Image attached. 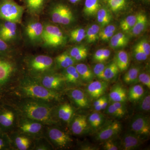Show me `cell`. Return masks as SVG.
<instances>
[{"label": "cell", "mask_w": 150, "mask_h": 150, "mask_svg": "<svg viewBox=\"0 0 150 150\" xmlns=\"http://www.w3.org/2000/svg\"><path fill=\"white\" fill-rule=\"evenodd\" d=\"M95 136L98 141H105L112 139L121 132L122 125L117 120L108 121L100 127Z\"/></svg>", "instance_id": "obj_5"}, {"label": "cell", "mask_w": 150, "mask_h": 150, "mask_svg": "<svg viewBox=\"0 0 150 150\" xmlns=\"http://www.w3.org/2000/svg\"><path fill=\"white\" fill-rule=\"evenodd\" d=\"M147 24L148 19L146 15L144 13H140L137 14V21L129 33L133 36H138L144 31Z\"/></svg>", "instance_id": "obj_20"}, {"label": "cell", "mask_w": 150, "mask_h": 150, "mask_svg": "<svg viewBox=\"0 0 150 150\" xmlns=\"http://www.w3.org/2000/svg\"><path fill=\"white\" fill-rule=\"evenodd\" d=\"M75 67L81 80L87 83L91 82L92 81L94 75L93 71L86 64L81 63L78 64Z\"/></svg>", "instance_id": "obj_28"}, {"label": "cell", "mask_w": 150, "mask_h": 150, "mask_svg": "<svg viewBox=\"0 0 150 150\" xmlns=\"http://www.w3.org/2000/svg\"><path fill=\"white\" fill-rule=\"evenodd\" d=\"M28 11L32 15L37 16L43 11L48 0H23Z\"/></svg>", "instance_id": "obj_17"}, {"label": "cell", "mask_w": 150, "mask_h": 150, "mask_svg": "<svg viewBox=\"0 0 150 150\" xmlns=\"http://www.w3.org/2000/svg\"><path fill=\"white\" fill-rule=\"evenodd\" d=\"M115 62L120 71L127 70L129 64V56L127 52L124 51L118 52L115 56Z\"/></svg>", "instance_id": "obj_30"}, {"label": "cell", "mask_w": 150, "mask_h": 150, "mask_svg": "<svg viewBox=\"0 0 150 150\" xmlns=\"http://www.w3.org/2000/svg\"><path fill=\"white\" fill-rule=\"evenodd\" d=\"M56 62L58 67L65 69L70 66H73L76 61L69 53L64 52L56 57Z\"/></svg>", "instance_id": "obj_32"}, {"label": "cell", "mask_w": 150, "mask_h": 150, "mask_svg": "<svg viewBox=\"0 0 150 150\" xmlns=\"http://www.w3.org/2000/svg\"><path fill=\"white\" fill-rule=\"evenodd\" d=\"M100 27L96 24H93L88 28L86 32L85 38L88 43L96 42L99 38Z\"/></svg>", "instance_id": "obj_39"}, {"label": "cell", "mask_w": 150, "mask_h": 150, "mask_svg": "<svg viewBox=\"0 0 150 150\" xmlns=\"http://www.w3.org/2000/svg\"><path fill=\"white\" fill-rule=\"evenodd\" d=\"M102 0H86L83 12L88 16L96 15L98 11L101 7Z\"/></svg>", "instance_id": "obj_26"}, {"label": "cell", "mask_w": 150, "mask_h": 150, "mask_svg": "<svg viewBox=\"0 0 150 150\" xmlns=\"http://www.w3.org/2000/svg\"><path fill=\"white\" fill-rule=\"evenodd\" d=\"M37 81L48 89L57 91L63 87L65 80L63 76L47 74L43 75Z\"/></svg>", "instance_id": "obj_9"}, {"label": "cell", "mask_w": 150, "mask_h": 150, "mask_svg": "<svg viewBox=\"0 0 150 150\" xmlns=\"http://www.w3.org/2000/svg\"><path fill=\"white\" fill-rule=\"evenodd\" d=\"M136 46L139 47L141 50H142L147 55L149 56L150 54V45L149 42L146 40H141L139 41Z\"/></svg>", "instance_id": "obj_48"}, {"label": "cell", "mask_w": 150, "mask_h": 150, "mask_svg": "<svg viewBox=\"0 0 150 150\" xmlns=\"http://www.w3.org/2000/svg\"><path fill=\"white\" fill-rule=\"evenodd\" d=\"M126 108L124 103L112 102L107 107V114L118 118H122L126 114Z\"/></svg>", "instance_id": "obj_24"}, {"label": "cell", "mask_w": 150, "mask_h": 150, "mask_svg": "<svg viewBox=\"0 0 150 150\" xmlns=\"http://www.w3.org/2000/svg\"><path fill=\"white\" fill-rule=\"evenodd\" d=\"M116 28L112 25H108L102 30L100 31L99 38L103 41H106L110 40L114 34Z\"/></svg>", "instance_id": "obj_41"}, {"label": "cell", "mask_w": 150, "mask_h": 150, "mask_svg": "<svg viewBox=\"0 0 150 150\" xmlns=\"http://www.w3.org/2000/svg\"><path fill=\"white\" fill-rule=\"evenodd\" d=\"M49 103L30 98L22 103L20 109L24 117L51 125L55 121L54 108Z\"/></svg>", "instance_id": "obj_1"}, {"label": "cell", "mask_w": 150, "mask_h": 150, "mask_svg": "<svg viewBox=\"0 0 150 150\" xmlns=\"http://www.w3.org/2000/svg\"><path fill=\"white\" fill-rule=\"evenodd\" d=\"M69 54L76 62L82 61L87 56V48L82 45L76 46L71 49Z\"/></svg>", "instance_id": "obj_35"}, {"label": "cell", "mask_w": 150, "mask_h": 150, "mask_svg": "<svg viewBox=\"0 0 150 150\" xmlns=\"http://www.w3.org/2000/svg\"><path fill=\"white\" fill-rule=\"evenodd\" d=\"M43 27L44 25L37 21L30 22L26 25L25 34L31 43H37L42 41Z\"/></svg>", "instance_id": "obj_11"}, {"label": "cell", "mask_w": 150, "mask_h": 150, "mask_svg": "<svg viewBox=\"0 0 150 150\" xmlns=\"http://www.w3.org/2000/svg\"><path fill=\"white\" fill-rule=\"evenodd\" d=\"M69 96L79 107L84 108L89 107L88 98L82 91L78 89L72 90L70 91Z\"/></svg>", "instance_id": "obj_16"}, {"label": "cell", "mask_w": 150, "mask_h": 150, "mask_svg": "<svg viewBox=\"0 0 150 150\" xmlns=\"http://www.w3.org/2000/svg\"><path fill=\"white\" fill-rule=\"evenodd\" d=\"M140 71L141 69L139 67H134L129 69L123 76L124 82L127 84L137 83Z\"/></svg>", "instance_id": "obj_34"}, {"label": "cell", "mask_w": 150, "mask_h": 150, "mask_svg": "<svg viewBox=\"0 0 150 150\" xmlns=\"http://www.w3.org/2000/svg\"><path fill=\"white\" fill-rule=\"evenodd\" d=\"M86 35V30L83 28H76L70 32V40L72 42L79 43L85 38Z\"/></svg>", "instance_id": "obj_42"}, {"label": "cell", "mask_w": 150, "mask_h": 150, "mask_svg": "<svg viewBox=\"0 0 150 150\" xmlns=\"http://www.w3.org/2000/svg\"><path fill=\"white\" fill-rule=\"evenodd\" d=\"M103 49H100L98 50L97 51L95 52L93 55V60L95 62L100 63L101 62V58H102L103 54Z\"/></svg>", "instance_id": "obj_52"}, {"label": "cell", "mask_w": 150, "mask_h": 150, "mask_svg": "<svg viewBox=\"0 0 150 150\" xmlns=\"http://www.w3.org/2000/svg\"><path fill=\"white\" fill-rule=\"evenodd\" d=\"M74 14L71 10L70 8L63 15L59 24L64 25H68L74 21Z\"/></svg>", "instance_id": "obj_45"}, {"label": "cell", "mask_w": 150, "mask_h": 150, "mask_svg": "<svg viewBox=\"0 0 150 150\" xmlns=\"http://www.w3.org/2000/svg\"><path fill=\"white\" fill-rule=\"evenodd\" d=\"M13 142L17 149L19 150H28L32 146V142L29 137L21 134H17L13 137Z\"/></svg>", "instance_id": "obj_25"}, {"label": "cell", "mask_w": 150, "mask_h": 150, "mask_svg": "<svg viewBox=\"0 0 150 150\" xmlns=\"http://www.w3.org/2000/svg\"><path fill=\"white\" fill-rule=\"evenodd\" d=\"M108 8L113 12L123 10L128 5L129 0H105Z\"/></svg>", "instance_id": "obj_38"}, {"label": "cell", "mask_w": 150, "mask_h": 150, "mask_svg": "<svg viewBox=\"0 0 150 150\" xmlns=\"http://www.w3.org/2000/svg\"><path fill=\"white\" fill-rule=\"evenodd\" d=\"M71 121V130L75 135H82L86 133L88 130V123L86 115H76L73 117Z\"/></svg>", "instance_id": "obj_13"}, {"label": "cell", "mask_w": 150, "mask_h": 150, "mask_svg": "<svg viewBox=\"0 0 150 150\" xmlns=\"http://www.w3.org/2000/svg\"><path fill=\"white\" fill-rule=\"evenodd\" d=\"M13 71V67L10 63L0 60V87L7 81Z\"/></svg>", "instance_id": "obj_22"}, {"label": "cell", "mask_w": 150, "mask_h": 150, "mask_svg": "<svg viewBox=\"0 0 150 150\" xmlns=\"http://www.w3.org/2000/svg\"><path fill=\"white\" fill-rule=\"evenodd\" d=\"M108 86V83L106 81H93L90 82L87 87V92L91 98L97 99L104 94Z\"/></svg>", "instance_id": "obj_14"}, {"label": "cell", "mask_w": 150, "mask_h": 150, "mask_svg": "<svg viewBox=\"0 0 150 150\" xmlns=\"http://www.w3.org/2000/svg\"><path fill=\"white\" fill-rule=\"evenodd\" d=\"M54 65V61L50 56L39 55L30 60L29 68L33 72L43 73L51 69Z\"/></svg>", "instance_id": "obj_8"}, {"label": "cell", "mask_w": 150, "mask_h": 150, "mask_svg": "<svg viewBox=\"0 0 150 150\" xmlns=\"http://www.w3.org/2000/svg\"><path fill=\"white\" fill-rule=\"evenodd\" d=\"M70 3L73 4H76V3L79 2L81 0H68Z\"/></svg>", "instance_id": "obj_57"}, {"label": "cell", "mask_w": 150, "mask_h": 150, "mask_svg": "<svg viewBox=\"0 0 150 150\" xmlns=\"http://www.w3.org/2000/svg\"><path fill=\"white\" fill-rule=\"evenodd\" d=\"M24 8L14 0H0V19L5 21L20 23Z\"/></svg>", "instance_id": "obj_3"}, {"label": "cell", "mask_w": 150, "mask_h": 150, "mask_svg": "<svg viewBox=\"0 0 150 150\" xmlns=\"http://www.w3.org/2000/svg\"><path fill=\"white\" fill-rule=\"evenodd\" d=\"M46 133L48 139L57 147H67L73 142L67 133L56 127L48 128Z\"/></svg>", "instance_id": "obj_6"}, {"label": "cell", "mask_w": 150, "mask_h": 150, "mask_svg": "<svg viewBox=\"0 0 150 150\" xmlns=\"http://www.w3.org/2000/svg\"><path fill=\"white\" fill-rule=\"evenodd\" d=\"M69 8V7L63 3L54 4L50 10V16L52 21L54 23L59 24L63 15Z\"/></svg>", "instance_id": "obj_18"}, {"label": "cell", "mask_w": 150, "mask_h": 150, "mask_svg": "<svg viewBox=\"0 0 150 150\" xmlns=\"http://www.w3.org/2000/svg\"><path fill=\"white\" fill-rule=\"evenodd\" d=\"M10 140L7 137L0 134V150H5L10 147Z\"/></svg>", "instance_id": "obj_50"}, {"label": "cell", "mask_w": 150, "mask_h": 150, "mask_svg": "<svg viewBox=\"0 0 150 150\" xmlns=\"http://www.w3.org/2000/svg\"><path fill=\"white\" fill-rule=\"evenodd\" d=\"M119 70L115 62H112L106 66L103 74V81L108 82L114 79L119 72Z\"/></svg>", "instance_id": "obj_36"}, {"label": "cell", "mask_w": 150, "mask_h": 150, "mask_svg": "<svg viewBox=\"0 0 150 150\" xmlns=\"http://www.w3.org/2000/svg\"><path fill=\"white\" fill-rule=\"evenodd\" d=\"M145 1L147 2H149L150 0H144Z\"/></svg>", "instance_id": "obj_58"}, {"label": "cell", "mask_w": 150, "mask_h": 150, "mask_svg": "<svg viewBox=\"0 0 150 150\" xmlns=\"http://www.w3.org/2000/svg\"><path fill=\"white\" fill-rule=\"evenodd\" d=\"M8 48L7 44L5 41L0 38V53L4 52Z\"/></svg>", "instance_id": "obj_54"}, {"label": "cell", "mask_w": 150, "mask_h": 150, "mask_svg": "<svg viewBox=\"0 0 150 150\" xmlns=\"http://www.w3.org/2000/svg\"><path fill=\"white\" fill-rule=\"evenodd\" d=\"M64 76L65 82L71 85H79L81 83L80 76L79 75L76 67L71 66L65 69Z\"/></svg>", "instance_id": "obj_21"}, {"label": "cell", "mask_w": 150, "mask_h": 150, "mask_svg": "<svg viewBox=\"0 0 150 150\" xmlns=\"http://www.w3.org/2000/svg\"><path fill=\"white\" fill-rule=\"evenodd\" d=\"M104 115L100 112L92 113L87 118L89 124L93 129H99L104 123Z\"/></svg>", "instance_id": "obj_37"}, {"label": "cell", "mask_w": 150, "mask_h": 150, "mask_svg": "<svg viewBox=\"0 0 150 150\" xmlns=\"http://www.w3.org/2000/svg\"><path fill=\"white\" fill-rule=\"evenodd\" d=\"M131 130L135 134L146 138L149 136L150 123L149 118L143 115H138L131 121Z\"/></svg>", "instance_id": "obj_7"}, {"label": "cell", "mask_w": 150, "mask_h": 150, "mask_svg": "<svg viewBox=\"0 0 150 150\" xmlns=\"http://www.w3.org/2000/svg\"><path fill=\"white\" fill-rule=\"evenodd\" d=\"M144 139L133 132L126 133L121 140L120 148L124 150L136 149L143 144Z\"/></svg>", "instance_id": "obj_12"}, {"label": "cell", "mask_w": 150, "mask_h": 150, "mask_svg": "<svg viewBox=\"0 0 150 150\" xmlns=\"http://www.w3.org/2000/svg\"><path fill=\"white\" fill-rule=\"evenodd\" d=\"M110 55V50L107 49H103V54L100 62H103L106 61L109 58Z\"/></svg>", "instance_id": "obj_53"}, {"label": "cell", "mask_w": 150, "mask_h": 150, "mask_svg": "<svg viewBox=\"0 0 150 150\" xmlns=\"http://www.w3.org/2000/svg\"><path fill=\"white\" fill-rule=\"evenodd\" d=\"M17 30V23L5 21L0 25V38L5 42L13 40L16 37Z\"/></svg>", "instance_id": "obj_15"}, {"label": "cell", "mask_w": 150, "mask_h": 150, "mask_svg": "<svg viewBox=\"0 0 150 150\" xmlns=\"http://www.w3.org/2000/svg\"><path fill=\"white\" fill-rule=\"evenodd\" d=\"M15 115L11 110H6L0 112V126L5 129H8L13 125Z\"/></svg>", "instance_id": "obj_29"}, {"label": "cell", "mask_w": 150, "mask_h": 150, "mask_svg": "<svg viewBox=\"0 0 150 150\" xmlns=\"http://www.w3.org/2000/svg\"><path fill=\"white\" fill-rule=\"evenodd\" d=\"M21 93L31 99L50 102L59 100L60 95L57 91L48 89L37 81L29 78L24 79L19 85Z\"/></svg>", "instance_id": "obj_2"}, {"label": "cell", "mask_w": 150, "mask_h": 150, "mask_svg": "<svg viewBox=\"0 0 150 150\" xmlns=\"http://www.w3.org/2000/svg\"><path fill=\"white\" fill-rule=\"evenodd\" d=\"M108 105V99L106 96H105L104 99L101 103L96 107L94 108L95 110L96 111H100V110H104L107 108Z\"/></svg>", "instance_id": "obj_51"}, {"label": "cell", "mask_w": 150, "mask_h": 150, "mask_svg": "<svg viewBox=\"0 0 150 150\" xmlns=\"http://www.w3.org/2000/svg\"><path fill=\"white\" fill-rule=\"evenodd\" d=\"M66 40V36L59 27L50 23L44 25L42 41L45 46L59 47L64 44Z\"/></svg>", "instance_id": "obj_4"}, {"label": "cell", "mask_w": 150, "mask_h": 150, "mask_svg": "<svg viewBox=\"0 0 150 150\" xmlns=\"http://www.w3.org/2000/svg\"><path fill=\"white\" fill-rule=\"evenodd\" d=\"M138 81L146 86L148 88H150V76L148 73H140L138 76Z\"/></svg>", "instance_id": "obj_46"}, {"label": "cell", "mask_w": 150, "mask_h": 150, "mask_svg": "<svg viewBox=\"0 0 150 150\" xmlns=\"http://www.w3.org/2000/svg\"><path fill=\"white\" fill-rule=\"evenodd\" d=\"M139 102V109L140 110L145 112L150 111V95L149 93H145Z\"/></svg>", "instance_id": "obj_43"}, {"label": "cell", "mask_w": 150, "mask_h": 150, "mask_svg": "<svg viewBox=\"0 0 150 150\" xmlns=\"http://www.w3.org/2000/svg\"><path fill=\"white\" fill-rule=\"evenodd\" d=\"M144 88L141 84H135L129 89V98L131 102H139L145 94Z\"/></svg>", "instance_id": "obj_31"}, {"label": "cell", "mask_w": 150, "mask_h": 150, "mask_svg": "<svg viewBox=\"0 0 150 150\" xmlns=\"http://www.w3.org/2000/svg\"><path fill=\"white\" fill-rule=\"evenodd\" d=\"M105 67L106 65L103 63V62H100L96 64L93 67V71L94 75L100 80H103V74Z\"/></svg>", "instance_id": "obj_44"}, {"label": "cell", "mask_w": 150, "mask_h": 150, "mask_svg": "<svg viewBox=\"0 0 150 150\" xmlns=\"http://www.w3.org/2000/svg\"><path fill=\"white\" fill-rule=\"evenodd\" d=\"M96 15L98 22L102 26L108 25L112 19L111 12L107 8L101 7L98 11Z\"/></svg>", "instance_id": "obj_33"}, {"label": "cell", "mask_w": 150, "mask_h": 150, "mask_svg": "<svg viewBox=\"0 0 150 150\" xmlns=\"http://www.w3.org/2000/svg\"><path fill=\"white\" fill-rule=\"evenodd\" d=\"M103 148L105 150H117L119 149L118 145L111 139L105 141Z\"/></svg>", "instance_id": "obj_49"}, {"label": "cell", "mask_w": 150, "mask_h": 150, "mask_svg": "<svg viewBox=\"0 0 150 150\" xmlns=\"http://www.w3.org/2000/svg\"><path fill=\"white\" fill-rule=\"evenodd\" d=\"M134 55L135 59L138 61H144L146 60L148 56L139 47L135 46L134 50Z\"/></svg>", "instance_id": "obj_47"}, {"label": "cell", "mask_w": 150, "mask_h": 150, "mask_svg": "<svg viewBox=\"0 0 150 150\" xmlns=\"http://www.w3.org/2000/svg\"><path fill=\"white\" fill-rule=\"evenodd\" d=\"M105 96H101L98 98H97L96 100L93 103L94 107H96L98 105H99L101 102H102L103 100L104 99Z\"/></svg>", "instance_id": "obj_56"}, {"label": "cell", "mask_w": 150, "mask_h": 150, "mask_svg": "<svg viewBox=\"0 0 150 150\" xmlns=\"http://www.w3.org/2000/svg\"><path fill=\"white\" fill-rule=\"evenodd\" d=\"M109 98L112 102L125 103L127 99L126 89L119 84L115 85L110 91Z\"/></svg>", "instance_id": "obj_19"}, {"label": "cell", "mask_w": 150, "mask_h": 150, "mask_svg": "<svg viewBox=\"0 0 150 150\" xmlns=\"http://www.w3.org/2000/svg\"><path fill=\"white\" fill-rule=\"evenodd\" d=\"M74 109L69 103H65L59 107L57 112L58 117L62 121L69 123L74 115Z\"/></svg>", "instance_id": "obj_23"}, {"label": "cell", "mask_w": 150, "mask_h": 150, "mask_svg": "<svg viewBox=\"0 0 150 150\" xmlns=\"http://www.w3.org/2000/svg\"><path fill=\"white\" fill-rule=\"evenodd\" d=\"M81 149L84 150H93L98 149L96 147L89 145H85L81 146Z\"/></svg>", "instance_id": "obj_55"}, {"label": "cell", "mask_w": 150, "mask_h": 150, "mask_svg": "<svg viewBox=\"0 0 150 150\" xmlns=\"http://www.w3.org/2000/svg\"><path fill=\"white\" fill-rule=\"evenodd\" d=\"M129 37L123 33L114 34L110 40V46L113 49L125 47L129 43Z\"/></svg>", "instance_id": "obj_27"}, {"label": "cell", "mask_w": 150, "mask_h": 150, "mask_svg": "<svg viewBox=\"0 0 150 150\" xmlns=\"http://www.w3.org/2000/svg\"><path fill=\"white\" fill-rule=\"evenodd\" d=\"M137 15H130L123 19L120 23V28L123 31L129 32L137 21Z\"/></svg>", "instance_id": "obj_40"}, {"label": "cell", "mask_w": 150, "mask_h": 150, "mask_svg": "<svg viewBox=\"0 0 150 150\" xmlns=\"http://www.w3.org/2000/svg\"><path fill=\"white\" fill-rule=\"evenodd\" d=\"M43 125L38 121L23 117L20 121L19 128L23 134L35 136L40 134L43 130Z\"/></svg>", "instance_id": "obj_10"}]
</instances>
